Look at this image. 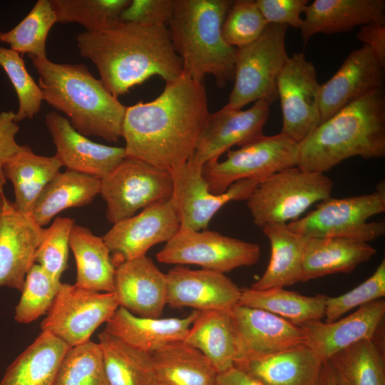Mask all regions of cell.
<instances>
[{"instance_id": "1", "label": "cell", "mask_w": 385, "mask_h": 385, "mask_svg": "<svg viewBox=\"0 0 385 385\" xmlns=\"http://www.w3.org/2000/svg\"><path fill=\"white\" fill-rule=\"evenodd\" d=\"M209 114L203 82L182 73L154 100L126 107V156L170 172L179 168L192 159Z\"/></svg>"}, {"instance_id": "2", "label": "cell", "mask_w": 385, "mask_h": 385, "mask_svg": "<svg viewBox=\"0 0 385 385\" xmlns=\"http://www.w3.org/2000/svg\"><path fill=\"white\" fill-rule=\"evenodd\" d=\"M76 43L81 56L96 66L100 79L117 98L153 76L167 83L183 73L166 26L120 22L98 32L83 31Z\"/></svg>"}, {"instance_id": "3", "label": "cell", "mask_w": 385, "mask_h": 385, "mask_svg": "<svg viewBox=\"0 0 385 385\" xmlns=\"http://www.w3.org/2000/svg\"><path fill=\"white\" fill-rule=\"evenodd\" d=\"M385 155V94L371 91L322 122L298 144L297 166L324 173L354 156Z\"/></svg>"}, {"instance_id": "4", "label": "cell", "mask_w": 385, "mask_h": 385, "mask_svg": "<svg viewBox=\"0 0 385 385\" xmlns=\"http://www.w3.org/2000/svg\"><path fill=\"white\" fill-rule=\"evenodd\" d=\"M39 74L43 99L66 115L73 128L85 136L110 143L122 138L126 107L83 64L57 63L47 57L29 56Z\"/></svg>"}, {"instance_id": "5", "label": "cell", "mask_w": 385, "mask_h": 385, "mask_svg": "<svg viewBox=\"0 0 385 385\" xmlns=\"http://www.w3.org/2000/svg\"><path fill=\"white\" fill-rule=\"evenodd\" d=\"M231 0H175L168 30L183 64L197 81L212 75L223 88L234 80L237 48L225 41L222 26Z\"/></svg>"}, {"instance_id": "6", "label": "cell", "mask_w": 385, "mask_h": 385, "mask_svg": "<svg viewBox=\"0 0 385 385\" xmlns=\"http://www.w3.org/2000/svg\"><path fill=\"white\" fill-rule=\"evenodd\" d=\"M332 188V180L324 173L295 166L260 182L247 199V206L258 227L287 224L299 219L313 204L331 197Z\"/></svg>"}, {"instance_id": "7", "label": "cell", "mask_w": 385, "mask_h": 385, "mask_svg": "<svg viewBox=\"0 0 385 385\" xmlns=\"http://www.w3.org/2000/svg\"><path fill=\"white\" fill-rule=\"evenodd\" d=\"M385 211V187L381 182L371 193L342 198L329 197L303 217L287 223L307 238L344 237L369 242L385 233V222L368 220Z\"/></svg>"}, {"instance_id": "8", "label": "cell", "mask_w": 385, "mask_h": 385, "mask_svg": "<svg viewBox=\"0 0 385 385\" xmlns=\"http://www.w3.org/2000/svg\"><path fill=\"white\" fill-rule=\"evenodd\" d=\"M287 28L268 24L257 40L237 48L234 86L227 105L242 109L258 100L271 105L278 99V78L289 58L285 44Z\"/></svg>"}, {"instance_id": "9", "label": "cell", "mask_w": 385, "mask_h": 385, "mask_svg": "<svg viewBox=\"0 0 385 385\" xmlns=\"http://www.w3.org/2000/svg\"><path fill=\"white\" fill-rule=\"evenodd\" d=\"M298 143L284 134L259 137L235 150L227 158L211 160L202 165V175L214 194L225 192L242 180L259 182L285 169L297 166Z\"/></svg>"}, {"instance_id": "10", "label": "cell", "mask_w": 385, "mask_h": 385, "mask_svg": "<svg viewBox=\"0 0 385 385\" xmlns=\"http://www.w3.org/2000/svg\"><path fill=\"white\" fill-rule=\"evenodd\" d=\"M173 191L170 171L126 156L101 178L99 194L106 203V219L114 224L139 210L170 199Z\"/></svg>"}, {"instance_id": "11", "label": "cell", "mask_w": 385, "mask_h": 385, "mask_svg": "<svg viewBox=\"0 0 385 385\" xmlns=\"http://www.w3.org/2000/svg\"><path fill=\"white\" fill-rule=\"evenodd\" d=\"M260 254V247L256 243L215 231H195L180 227L156 254V258L162 263L195 265L225 274L256 264Z\"/></svg>"}, {"instance_id": "12", "label": "cell", "mask_w": 385, "mask_h": 385, "mask_svg": "<svg viewBox=\"0 0 385 385\" xmlns=\"http://www.w3.org/2000/svg\"><path fill=\"white\" fill-rule=\"evenodd\" d=\"M118 308L113 292H93L61 282L41 328L73 347L90 341Z\"/></svg>"}, {"instance_id": "13", "label": "cell", "mask_w": 385, "mask_h": 385, "mask_svg": "<svg viewBox=\"0 0 385 385\" xmlns=\"http://www.w3.org/2000/svg\"><path fill=\"white\" fill-rule=\"evenodd\" d=\"M202 168L190 160L170 171L173 183L171 199L180 227L195 231L206 230L212 217L227 203L247 200L260 183L242 180L225 192L214 194L203 178Z\"/></svg>"}, {"instance_id": "14", "label": "cell", "mask_w": 385, "mask_h": 385, "mask_svg": "<svg viewBox=\"0 0 385 385\" xmlns=\"http://www.w3.org/2000/svg\"><path fill=\"white\" fill-rule=\"evenodd\" d=\"M319 87L314 64L304 53L289 57L277 81L284 134L297 143L320 123Z\"/></svg>"}, {"instance_id": "15", "label": "cell", "mask_w": 385, "mask_h": 385, "mask_svg": "<svg viewBox=\"0 0 385 385\" xmlns=\"http://www.w3.org/2000/svg\"><path fill=\"white\" fill-rule=\"evenodd\" d=\"M180 223L172 199L143 209L138 214L113 224L102 237L115 265L146 256L153 246L168 242Z\"/></svg>"}, {"instance_id": "16", "label": "cell", "mask_w": 385, "mask_h": 385, "mask_svg": "<svg viewBox=\"0 0 385 385\" xmlns=\"http://www.w3.org/2000/svg\"><path fill=\"white\" fill-rule=\"evenodd\" d=\"M270 104L258 100L247 110L225 105L210 113L199 135L192 160L203 165L217 160L234 145L242 147L262 136L270 115Z\"/></svg>"}, {"instance_id": "17", "label": "cell", "mask_w": 385, "mask_h": 385, "mask_svg": "<svg viewBox=\"0 0 385 385\" xmlns=\"http://www.w3.org/2000/svg\"><path fill=\"white\" fill-rule=\"evenodd\" d=\"M43 230L0 193V288L22 291Z\"/></svg>"}, {"instance_id": "18", "label": "cell", "mask_w": 385, "mask_h": 385, "mask_svg": "<svg viewBox=\"0 0 385 385\" xmlns=\"http://www.w3.org/2000/svg\"><path fill=\"white\" fill-rule=\"evenodd\" d=\"M167 305L193 310H230L241 289L224 273L177 266L166 273Z\"/></svg>"}, {"instance_id": "19", "label": "cell", "mask_w": 385, "mask_h": 385, "mask_svg": "<svg viewBox=\"0 0 385 385\" xmlns=\"http://www.w3.org/2000/svg\"><path fill=\"white\" fill-rule=\"evenodd\" d=\"M45 123L56 147L54 155L66 170L101 179L126 157L124 147L92 141L76 130L66 117L56 111L46 114Z\"/></svg>"}, {"instance_id": "20", "label": "cell", "mask_w": 385, "mask_h": 385, "mask_svg": "<svg viewBox=\"0 0 385 385\" xmlns=\"http://www.w3.org/2000/svg\"><path fill=\"white\" fill-rule=\"evenodd\" d=\"M384 319L385 301L380 299L333 322L318 320L299 327L304 344L324 361L338 351L384 331Z\"/></svg>"}, {"instance_id": "21", "label": "cell", "mask_w": 385, "mask_h": 385, "mask_svg": "<svg viewBox=\"0 0 385 385\" xmlns=\"http://www.w3.org/2000/svg\"><path fill=\"white\" fill-rule=\"evenodd\" d=\"M384 70L366 45L352 51L335 74L320 84L321 123L367 93L383 88Z\"/></svg>"}, {"instance_id": "22", "label": "cell", "mask_w": 385, "mask_h": 385, "mask_svg": "<svg viewBox=\"0 0 385 385\" xmlns=\"http://www.w3.org/2000/svg\"><path fill=\"white\" fill-rule=\"evenodd\" d=\"M114 294L118 307L132 314L159 318L167 305V279L148 257L115 265Z\"/></svg>"}, {"instance_id": "23", "label": "cell", "mask_w": 385, "mask_h": 385, "mask_svg": "<svg viewBox=\"0 0 385 385\" xmlns=\"http://www.w3.org/2000/svg\"><path fill=\"white\" fill-rule=\"evenodd\" d=\"M238 358L264 356L304 344L301 328L269 312L236 304L230 309Z\"/></svg>"}, {"instance_id": "24", "label": "cell", "mask_w": 385, "mask_h": 385, "mask_svg": "<svg viewBox=\"0 0 385 385\" xmlns=\"http://www.w3.org/2000/svg\"><path fill=\"white\" fill-rule=\"evenodd\" d=\"M197 312L192 310L183 318H150L118 307L104 331L135 349L152 354L169 344L184 341Z\"/></svg>"}, {"instance_id": "25", "label": "cell", "mask_w": 385, "mask_h": 385, "mask_svg": "<svg viewBox=\"0 0 385 385\" xmlns=\"http://www.w3.org/2000/svg\"><path fill=\"white\" fill-rule=\"evenodd\" d=\"M304 13L300 30L304 43L316 34L349 32L370 24L385 25L384 0H315Z\"/></svg>"}, {"instance_id": "26", "label": "cell", "mask_w": 385, "mask_h": 385, "mask_svg": "<svg viewBox=\"0 0 385 385\" xmlns=\"http://www.w3.org/2000/svg\"><path fill=\"white\" fill-rule=\"evenodd\" d=\"M322 363L302 344L268 355L243 357L234 366L262 385H314Z\"/></svg>"}, {"instance_id": "27", "label": "cell", "mask_w": 385, "mask_h": 385, "mask_svg": "<svg viewBox=\"0 0 385 385\" xmlns=\"http://www.w3.org/2000/svg\"><path fill=\"white\" fill-rule=\"evenodd\" d=\"M376 252L366 242L336 237H309L304 250L300 282L350 273Z\"/></svg>"}, {"instance_id": "28", "label": "cell", "mask_w": 385, "mask_h": 385, "mask_svg": "<svg viewBox=\"0 0 385 385\" xmlns=\"http://www.w3.org/2000/svg\"><path fill=\"white\" fill-rule=\"evenodd\" d=\"M183 342L202 353L218 374L234 366L238 358L230 310L198 311Z\"/></svg>"}, {"instance_id": "29", "label": "cell", "mask_w": 385, "mask_h": 385, "mask_svg": "<svg viewBox=\"0 0 385 385\" xmlns=\"http://www.w3.org/2000/svg\"><path fill=\"white\" fill-rule=\"evenodd\" d=\"M70 348L51 333L41 331L6 368L0 385H53Z\"/></svg>"}, {"instance_id": "30", "label": "cell", "mask_w": 385, "mask_h": 385, "mask_svg": "<svg viewBox=\"0 0 385 385\" xmlns=\"http://www.w3.org/2000/svg\"><path fill=\"white\" fill-rule=\"evenodd\" d=\"M62 167L55 155H40L28 145H21L3 167L5 179L12 184L17 209L30 215L42 190Z\"/></svg>"}, {"instance_id": "31", "label": "cell", "mask_w": 385, "mask_h": 385, "mask_svg": "<svg viewBox=\"0 0 385 385\" xmlns=\"http://www.w3.org/2000/svg\"><path fill=\"white\" fill-rule=\"evenodd\" d=\"M262 230L270 241L271 257L264 274L250 288L264 290L300 282L307 237L292 231L287 224H270Z\"/></svg>"}, {"instance_id": "32", "label": "cell", "mask_w": 385, "mask_h": 385, "mask_svg": "<svg viewBox=\"0 0 385 385\" xmlns=\"http://www.w3.org/2000/svg\"><path fill=\"white\" fill-rule=\"evenodd\" d=\"M69 247L76 265L74 284L93 292H113L115 265L103 237L75 224L70 235Z\"/></svg>"}, {"instance_id": "33", "label": "cell", "mask_w": 385, "mask_h": 385, "mask_svg": "<svg viewBox=\"0 0 385 385\" xmlns=\"http://www.w3.org/2000/svg\"><path fill=\"white\" fill-rule=\"evenodd\" d=\"M384 331L361 340L327 361L337 385H385Z\"/></svg>"}, {"instance_id": "34", "label": "cell", "mask_w": 385, "mask_h": 385, "mask_svg": "<svg viewBox=\"0 0 385 385\" xmlns=\"http://www.w3.org/2000/svg\"><path fill=\"white\" fill-rule=\"evenodd\" d=\"M101 179L66 170L59 172L37 198L30 215L41 227L64 210L91 204L100 192Z\"/></svg>"}, {"instance_id": "35", "label": "cell", "mask_w": 385, "mask_h": 385, "mask_svg": "<svg viewBox=\"0 0 385 385\" xmlns=\"http://www.w3.org/2000/svg\"><path fill=\"white\" fill-rule=\"evenodd\" d=\"M158 385H216L218 373L207 357L183 341L152 353Z\"/></svg>"}, {"instance_id": "36", "label": "cell", "mask_w": 385, "mask_h": 385, "mask_svg": "<svg viewBox=\"0 0 385 385\" xmlns=\"http://www.w3.org/2000/svg\"><path fill=\"white\" fill-rule=\"evenodd\" d=\"M327 297L321 294L306 296L284 287L244 288L237 304L269 312L300 327L324 318Z\"/></svg>"}, {"instance_id": "37", "label": "cell", "mask_w": 385, "mask_h": 385, "mask_svg": "<svg viewBox=\"0 0 385 385\" xmlns=\"http://www.w3.org/2000/svg\"><path fill=\"white\" fill-rule=\"evenodd\" d=\"M98 338L110 385H158L151 353L135 349L104 330Z\"/></svg>"}, {"instance_id": "38", "label": "cell", "mask_w": 385, "mask_h": 385, "mask_svg": "<svg viewBox=\"0 0 385 385\" xmlns=\"http://www.w3.org/2000/svg\"><path fill=\"white\" fill-rule=\"evenodd\" d=\"M56 22L51 1L38 0L21 22L9 31H0V42L21 55L46 58V39Z\"/></svg>"}, {"instance_id": "39", "label": "cell", "mask_w": 385, "mask_h": 385, "mask_svg": "<svg viewBox=\"0 0 385 385\" xmlns=\"http://www.w3.org/2000/svg\"><path fill=\"white\" fill-rule=\"evenodd\" d=\"M57 22L77 23L88 32L109 29L120 23L130 0H50Z\"/></svg>"}, {"instance_id": "40", "label": "cell", "mask_w": 385, "mask_h": 385, "mask_svg": "<svg viewBox=\"0 0 385 385\" xmlns=\"http://www.w3.org/2000/svg\"><path fill=\"white\" fill-rule=\"evenodd\" d=\"M53 385H110L98 342L71 347L64 356Z\"/></svg>"}, {"instance_id": "41", "label": "cell", "mask_w": 385, "mask_h": 385, "mask_svg": "<svg viewBox=\"0 0 385 385\" xmlns=\"http://www.w3.org/2000/svg\"><path fill=\"white\" fill-rule=\"evenodd\" d=\"M61 283L34 263L26 274L21 298L15 307L14 320L29 324L46 314Z\"/></svg>"}, {"instance_id": "42", "label": "cell", "mask_w": 385, "mask_h": 385, "mask_svg": "<svg viewBox=\"0 0 385 385\" xmlns=\"http://www.w3.org/2000/svg\"><path fill=\"white\" fill-rule=\"evenodd\" d=\"M0 66L10 80L18 98L19 108L14 113V120L18 123L24 119H32L40 111L43 93L29 73L21 55L10 48L0 46Z\"/></svg>"}, {"instance_id": "43", "label": "cell", "mask_w": 385, "mask_h": 385, "mask_svg": "<svg viewBox=\"0 0 385 385\" xmlns=\"http://www.w3.org/2000/svg\"><path fill=\"white\" fill-rule=\"evenodd\" d=\"M74 225L73 219L56 217L48 227L44 228L34 256V262L58 282L68 267L69 240Z\"/></svg>"}, {"instance_id": "44", "label": "cell", "mask_w": 385, "mask_h": 385, "mask_svg": "<svg viewBox=\"0 0 385 385\" xmlns=\"http://www.w3.org/2000/svg\"><path fill=\"white\" fill-rule=\"evenodd\" d=\"M268 24L261 14L256 1H233L222 26L225 41L239 48L257 40Z\"/></svg>"}, {"instance_id": "45", "label": "cell", "mask_w": 385, "mask_h": 385, "mask_svg": "<svg viewBox=\"0 0 385 385\" xmlns=\"http://www.w3.org/2000/svg\"><path fill=\"white\" fill-rule=\"evenodd\" d=\"M385 296V260L377 267L366 280L351 290L337 297H327L324 317L327 323L342 317L351 309L359 307Z\"/></svg>"}, {"instance_id": "46", "label": "cell", "mask_w": 385, "mask_h": 385, "mask_svg": "<svg viewBox=\"0 0 385 385\" xmlns=\"http://www.w3.org/2000/svg\"><path fill=\"white\" fill-rule=\"evenodd\" d=\"M175 0H130L120 15V21L145 26H166Z\"/></svg>"}, {"instance_id": "47", "label": "cell", "mask_w": 385, "mask_h": 385, "mask_svg": "<svg viewBox=\"0 0 385 385\" xmlns=\"http://www.w3.org/2000/svg\"><path fill=\"white\" fill-rule=\"evenodd\" d=\"M307 0H256L258 8L268 24L291 26L300 29V17L308 5Z\"/></svg>"}, {"instance_id": "48", "label": "cell", "mask_w": 385, "mask_h": 385, "mask_svg": "<svg viewBox=\"0 0 385 385\" xmlns=\"http://www.w3.org/2000/svg\"><path fill=\"white\" fill-rule=\"evenodd\" d=\"M19 130V126L14 120V112H0V193H4L6 182L3 173L4 165L21 148L16 140Z\"/></svg>"}, {"instance_id": "49", "label": "cell", "mask_w": 385, "mask_h": 385, "mask_svg": "<svg viewBox=\"0 0 385 385\" xmlns=\"http://www.w3.org/2000/svg\"><path fill=\"white\" fill-rule=\"evenodd\" d=\"M356 38L369 48L380 66L385 68V25L370 24L360 26Z\"/></svg>"}, {"instance_id": "50", "label": "cell", "mask_w": 385, "mask_h": 385, "mask_svg": "<svg viewBox=\"0 0 385 385\" xmlns=\"http://www.w3.org/2000/svg\"><path fill=\"white\" fill-rule=\"evenodd\" d=\"M216 385L262 384L248 374L234 366L227 371L218 374Z\"/></svg>"}, {"instance_id": "51", "label": "cell", "mask_w": 385, "mask_h": 385, "mask_svg": "<svg viewBox=\"0 0 385 385\" xmlns=\"http://www.w3.org/2000/svg\"><path fill=\"white\" fill-rule=\"evenodd\" d=\"M314 385H337L327 361H323Z\"/></svg>"}]
</instances>
